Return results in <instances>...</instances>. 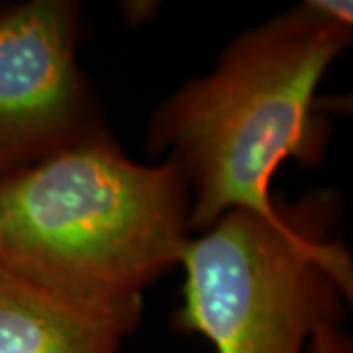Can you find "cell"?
Masks as SVG:
<instances>
[{"instance_id": "obj_4", "label": "cell", "mask_w": 353, "mask_h": 353, "mask_svg": "<svg viewBox=\"0 0 353 353\" xmlns=\"http://www.w3.org/2000/svg\"><path fill=\"white\" fill-rule=\"evenodd\" d=\"M77 30L67 0L0 12V176L102 132L77 65Z\"/></svg>"}, {"instance_id": "obj_6", "label": "cell", "mask_w": 353, "mask_h": 353, "mask_svg": "<svg viewBox=\"0 0 353 353\" xmlns=\"http://www.w3.org/2000/svg\"><path fill=\"white\" fill-rule=\"evenodd\" d=\"M308 353H353L352 340L341 334L336 320L322 322L308 341Z\"/></svg>"}, {"instance_id": "obj_2", "label": "cell", "mask_w": 353, "mask_h": 353, "mask_svg": "<svg viewBox=\"0 0 353 353\" xmlns=\"http://www.w3.org/2000/svg\"><path fill=\"white\" fill-rule=\"evenodd\" d=\"M352 30L304 2L234 39L212 73L157 108L150 150L171 153L185 176L190 232L234 210L281 218L271 181L287 159L320 161L328 134L316 88Z\"/></svg>"}, {"instance_id": "obj_5", "label": "cell", "mask_w": 353, "mask_h": 353, "mask_svg": "<svg viewBox=\"0 0 353 353\" xmlns=\"http://www.w3.org/2000/svg\"><path fill=\"white\" fill-rule=\"evenodd\" d=\"M128 332L0 267V353H120Z\"/></svg>"}, {"instance_id": "obj_1", "label": "cell", "mask_w": 353, "mask_h": 353, "mask_svg": "<svg viewBox=\"0 0 353 353\" xmlns=\"http://www.w3.org/2000/svg\"><path fill=\"white\" fill-rule=\"evenodd\" d=\"M189 210L171 159L138 163L99 132L0 176V267L132 330L143 289L181 263Z\"/></svg>"}, {"instance_id": "obj_3", "label": "cell", "mask_w": 353, "mask_h": 353, "mask_svg": "<svg viewBox=\"0 0 353 353\" xmlns=\"http://www.w3.org/2000/svg\"><path fill=\"white\" fill-rule=\"evenodd\" d=\"M312 218L279 220L234 210L189 240L175 326L202 334L216 353H304L314 330L352 299L350 253Z\"/></svg>"}]
</instances>
